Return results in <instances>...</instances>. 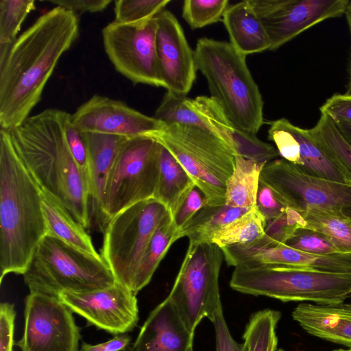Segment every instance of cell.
<instances>
[{
    "instance_id": "1",
    "label": "cell",
    "mask_w": 351,
    "mask_h": 351,
    "mask_svg": "<svg viewBox=\"0 0 351 351\" xmlns=\"http://www.w3.org/2000/svg\"><path fill=\"white\" fill-rule=\"evenodd\" d=\"M78 34L77 14L56 6L17 38L0 60L1 129L12 130L29 117L60 57Z\"/></svg>"
},
{
    "instance_id": "2",
    "label": "cell",
    "mask_w": 351,
    "mask_h": 351,
    "mask_svg": "<svg viewBox=\"0 0 351 351\" xmlns=\"http://www.w3.org/2000/svg\"><path fill=\"white\" fill-rule=\"evenodd\" d=\"M42 189L19 158L6 130H0V283L25 272L47 235Z\"/></svg>"
},
{
    "instance_id": "3",
    "label": "cell",
    "mask_w": 351,
    "mask_h": 351,
    "mask_svg": "<svg viewBox=\"0 0 351 351\" xmlns=\"http://www.w3.org/2000/svg\"><path fill=\"white\" fill-rule=\"evenodd\" d=\"M60 112L46 109L8 131L19 158L42 190L63 204H75L86 198L88 187L68 147Z\"/></svg>"
},
{
    "instance_id": "4",
    "label": "cell",
    "mask_w": 351,
    "mask_h": 351,
    "mask_svg": "<svg viewBox=\"0 0 351 351\" xmlns=\"http://www.w3.org/2000/svg\"><path fill=\"white\" fill-rule=\"evenodd\" d=\"M197 71L206 78L210 97L240 128L256 134L263 124V100L246 63L230 42L206 37L194 50Z\"/></svg>"
},
{
    "instance_id": "5",
    "label": "cell",
    "mask_w": 351,
    "mask_h": 351,
    "mask_svg": "<svg viewBox=\"0 0 351 351\" xmlns=\"http://www.w3.org/2000/svg\"><path fill=\"white\" fill-rule=\"evenodd\" d=\"M234 291L288 302L336 304L351 297V273L326 272L285 265L234 267Z\"/></svg>"
},
{
    "instance_id": "6",
    "label": "cell",
    "mask_w": 351,
    "mask_h": 351,
    "mask_svg": "<svg viewBox=\"0 0 351 351\" xmlns=\"http://www.w3.org/2000/svg\"><path fill=\"white\" fill-rule=\"evenodd\" d=\"M23 276L29 291L57 297L63 291L88 292L116 283L101 256L87 254L47 234L39 243Z\"/></svg>"
},
{
    "instance_id": "7",
    "label": "cell",
    "mask_w": 351,
    "mask_h": 351,
    "mask_svg": "<svg viewBox=\"0 0 351 351\" xmlns=\"http://www.w3.org/2000/svg\"><path fill=\"white\" fill-rule=\"evenodd\" d=\"M151 137L164 146L202 191L206 205L225 204L226 182L235 165L230 146L213 132L196 126L165 125Z\"/></svg>"
},
{
    "instance_id": "8",
    "label": "cell",
    "mask_w": 351,
    "mask_h": 351,
    "mask_svg": "<svg viewBox=\"0 0 351 351\" xmlns=\"http://www.w3.org/2000/svg\"><path fill=\"white\" fill-rule=\"evenodd\" d=\"M169 215L162 204L152 198L131 205L108 221L100 255L117 282L132 291L143 254L154 232Z\"/></svg>"
},
{
    "instance_id": "9",
    "label": "cell",
    "mask_w": 351,
    "mask_h": 351,
    "mask_svg": "<svg viewBox=\"0 0 351 351\" xmlns=\"http://www.w3.org/2000/svg\"><path fill=\"white\" fill-rule=\"evenodd\" d=\"M160 144L150 136L128 138L120 147L106 182L99 219L106 223L137 202L154 198Z\"/></svg>"
},
{
    "instance_id": "10",
    "label": "cell",
    "mask_w": 351,
    "mask_h": 351,
    "mask_svg": "<svg viewBox=\"0 0 351 351\" xmlns=\"http://www.w3.org/2000/svg\"><path fill=\"white\" fill-rule=\"evenodd\" d=\"M223 259L221 249L213 243L189 244L168 297L193 332L203 319L211 322L222 308L219 276Z\"/></svg>"
},
{
    "instance_id": "11",
    "label": "cell",
    "mask_w": 351,
    "mask_h": 351,
    "mask_svg": "<svg viewBox=\"0 0 351 351\" xmlns=\"http://www.w3.org/2000/svg\"><path fill=\"white\" fill-rule=\"evenodd\" d=\"M260 180L289 208L314 207L351 219V185L306 175L283 158L267 162Z\"/></svg>"
},
{
    "instance_id": "12",
    "label": "cell",
    "mask_w": 351,
    "mask_h": 351,
    "mask_svg": "<svg viewBox=\"0 0 351 351\" xmlns=\"http://www.w3.org/2000/svg\"><path fill=\"white\" fill-rule=\"evenodd\" d=\"M156 17L134 23L114 21L102 29L108 58L133 84L164 88L156 53Z\"/></svg>"
},
{
    "instance_id": "13",
    "label": "cell",
    "mask_w": 351,
    "mask_h": 351,
    "mask_svg": "<svg viewBox=\"0 0 351 351\" xmlns=\"http://www.w3.org/2000/svg\"><path fill=\"white\" fill-rule=\"evenodd\" d=\"M73 313L58 297L29 291L23 334L15 345L21 351H80V328Z\"/></svg>"
},
{
    "instance_id": "14",
    "label": "cell",
    "mask_w": 351,
    "mask_h": 351,
    "mask_svg": "<svg viewBox=\"0 0 351 351\" xmlns=\"http://www.w3.org/2000/svg\"><path fill=\"white\" fill-rule=\"evenodd\" d=\"M274 51L328 19L344 14L349 0H248Z\"/></svg>"
},
{
    "instance_id": "15",
    "label": "cell",
    "mask_w": 351,
    "mask_h": 351,
    "mask_svg": "<svg viewBox=\"0 0 351 351\" xmlns=\"http://www.w3.org/2000/svg\"><path fill=\"white\" fill-rule=\"evenodd\" d=\"M58 297L88 325L114 335L132 331L139 320L136 295L117 282L88 292L63 291Z\"/></svg>"
},
{
    "instance_id": "16",
    "label": "cell",
    "mask_w": 351,
    "mask_h": 351,
    "mask_svg": "<svg viewBox=\"0 0 351 351\" xmlns=\"http://www.w3.org/2000/svg\"><path fill=\"white\" fill-rule=\"evenodd\" d=\"M82 132L112 134L128 138L152 136L165 125L120 100L95 95L72 114Z\"/></svg>"
},
{
    "instance_id": "17",
    "label": "cell",
    "mask_w": 351,
    "mask_h": 351,
    "mask_svg": "<svg viewBox=\"0 0 351 351\" xmlns=\"http://www.w3.org/2000/svg\"><path fill=\"white\" fill-rule=\"evenodd\" d=\"M229 266L285 265L332 273H351V253L317 255L286 244L260 245L254 242L221 248Z\"/></svg>"
},
{
    "instance_id": "18",
    "label": "cell",
    "mask_w": 351,
    "mask_h": 351,
    "mask_svg": "<svg viewBox=\"0 0 351 351\" xmlns=\"http://www.w3.org/2000/svg\"><path fill=\"white\" fill-rule=\"evenodd\" d=\"M155 17L156 53L164 88L167 91L186 95L197 71L194 51L174 14L163 10Z\"/></svg>"
},
{
    "instance_id": "19",
    "label": "cell",
    "mask_w": 351,
    "mask_h": 351,
    "mask_svg": "<svg viewBox=\"0 0 351 351\" xmlns=\"http://www.w3.org/2000/svg\"><path fill=\"white\" fill-rule=\"evenodd\" d=\"M194 335L167 296L149 313L130 351H193Z\"/></svg>"
},
{
    "instance_id": "20",
    "label": "cell",
    "mask_w": 351,
    "mask_h": 351,
    "mask_svg": "<svg viewBox=\"0 0 351 351\" xmlns=\"http://www.w3.org/2000/svg\"><path fill=\"white\" fill-rule=\"evenodd\" d=\"M193 106L211 128L232 149L235 156L267 163L278 157L277 149L238 127L226 115L218 103L210 97L198 96Z\"/></svg>"
},
{
    "instance_id": "21",
    "label": "cell",
    "mask_w": 351,
    "mask_h": 351,
    "mask_svg": "<svg viewBox=\"0 0 351 351\" xmlns=\"http://www.w3.org/2000/svg\"><path fill=\"white\" fill-rule=\"evenodd\" d=\"M291 316L307 333L351 348V304H299Z\"/></svg>"
},
{
    "instance_id": "22",
    "label": "cell",
    "mask_w": 351,
    "mask_h": 351,
    "mask_svg": "<svg viewBox=\"0 0 351 351\" xmlns=\"http://www.w3.org/2000/svg\"><path fill=\"white\" fill-rule=\"evenodd\" d=\"M222 21L230 43L241 54L246 57L269 50L267 34L248 0L229 5Z\"/></svg>"
},
{
    "instance_id": "23",
    "label": "cell",
    "mask_w": 351,
    "mask_h": 351,
    "mask_svg": "<svg viewBox=\"0 0 351 351\" xmlns=\"http://www.w3.org/2000/svg\"><path fill=\"white\" fill-rule=\"evenodd\" d=\"M82 133L88 153L90 199L99 219L109 171L120 147L128 138L101 133Z\"/></svg>"
},
{
    "instance_id": "24",
    "label": "cell",
    "mask_w": 351,
    "mask_h": 351,
    "mask_svg": "<svg viewBox=\"0 0 351 351\" xmlns=\"http://www.w3.org/2000/svg\"><path fill=\"white\" fill-rule=\"evenodd\" d=\"M41 206L47 235L58 238L87 254L101 256L95 250L90 236L61 200L42 190Z\"/></svg>"
},
{
    "instance_id": "25",
    "label": "cell",
    "mask_w": 351,
    "mask_h": 351,
    "mask_svg": "<svg viewBox=\"0 0 351 351\" xmlns=\"http://www.w3.org/2000/svg\"><path fill=\"white\" fill-rule=\"evenodd\" d=\"M195 186V184L189 174L173 155L160 144L158 156V176L154 199L162 204L173 218Z\"/></svg>"
},
{
    "instance_id": "26",
    "label": "cell",
    "mask_w": 351,
    "mask_h": 351,
    "mask_svg": "<svg viewBox=\"0 0 351 351\" xmlns=\"http://www.w3.org/2000/svg\"><path fill=\"white\" fill-rule=\"evenodd\" d=\"M289 128L300 148L301 172L315 178L351 185V180L333 162L310 133L309 129L296 126L289 121Z\"/></svg>"
},
{
    "instance_id": "27",
    "label": "cell",
    "mask_w": 351,
    "mask_h": 351,
    "mask_svg": "<svg viewBox=\"0 0 351 351\" xmlns=\"http://www.w3.org/2000/svg\"><path fill=\"white\" fill-rule=\"evenodd\" d=\"M180 228L171 215H167L154 232L138 265L132 292L135 295L146 287L171 245L181 239Z\"/></svg>"
},
{
    "instance_id": "28",
    "label": "cell",
    "mask_w": 351,
    "mask_h": 351,
    "mask_svg": "<svg viewBox=\"0 0 351 351\" xmlns=\"http://www.w3.org/2000/svg\"><path fill=\"white\" fill-rule=\"evenodd\" d=\"M265 164L236 156L233 172L226 182L225 204L248 209L254 206L261 173Z\"/></svg>"
},
{
    "instance_id": "29",
    "label": "cell",
    "mask_w": 351,
    "mask_h": 351,
    "mask_svg": "<svg viewBox=\"0 0 351 351\" xmlns=\"http://www.w3.org/2000/svg\"><path fill=\"white\" fill-rule=\"evenodd\" d=\"M249 209L226 204L205 205L180 228L182 237H188L189 243H213V236L217 231Z\"/></svg>"
},
{
    "instance_id": "30",
    "label": "cell",
    "mask_w": 351,
    "mask_h": 351,
    "mask_svg": "<svg viewBox=\"0 0 351 351\" xmlns=\"http://www.w3.org/2000/svg\"><path fill=\"white\" fill-rule=\"evenodd\" d=\"M298 213L300 228L323 233L332 240L341 253H351V219L314 207Z\"/></svg>"
},
{
    "instance_id": "31",
    "label": "cell",
    "mask_w": 351,
    "mask_h": 351,
    "mask_svg": "<svg viewBox=\"0 0 351 351\" xmlns=\"http://www.w3.org/2000/svg\"><path fill=\"white\" fill-rule=\"evenodd\" d=\"M265 227L266 220L255 205L217 231L213 243L220 248L251 243L264 235Z\"/></svg>"
},
{
    "instance_id": "32",
    "label": "cell",
    "mask_w": 351,
    "mask_h": 351,
    "mask_svg": "<svg viewBox=\"0 0 351 351\" xmlns=\"http://www.w3.org/2000/svg\"><path fill=\"white\" fill-rule=\"evenodd\" d=\"M281 316L279 311L270 308L253 313L242 336L246 350L277 351L276 327Z\"/></svg>"
},
{
    "instance_id": "33",
    "label": "cell",
    "mask_w": 351,
    "mask_h": 351,
    "mask_svg": "<svg viewBox=\"0 0 351 351\" xmlns=\"http://www.w3.org/2000/svg\"><path fill=\"white\" fill-rule=\"evenodd\" d=\"M309 131L329 158L351 180V146L332 119L321 114Z\"/></svg>"
},
{
    "instance_id": "34",
    "label": "cell",
    "mask_w": 351,
    "mask_h": 351,
    "mask_svg": "<svg viewBox=\"0 0 351 351\" xmlns=\"http://www.w3.org/2000/svg\"><path fill=\"white\" fill-rule=\"evenodd\" d=\"M154 117L165 125H192L213 132L208 123L194 107L193 99L184 95L167 91Z\"/></svg>"
},
{
    "instance_id": "35",
    "label": "cell",
    "mask_w": 351,
    "mask_h": 351,
    "mask_svg": "<svg viewBox=\"0 0 351 351\" xmlns=\"http://www.w3.org/2000/svg\"><path fill=\"white\" fill-rule=\"evenodd\" d=\"M35 8L34 0L0 1V60L5 57L25 18Z\"/></svg>"
},
{
    "instance_id": "36",
    "label": "cell",
    "mask_w": 351,
    "mask_h": 351,
    "mask_svg": "<svg viewBox=\"0 0 351 351\" xmlns=\"http://www.w3.org/2000/svg\"><path fill=\"white\" fill-rule=\"evenodd\" d=\"M228 0H185L182 16L193 29L202 28L221 19Z\"/></svg>"
},
{
    "instance_id": "37",
    "label": "cell",
    "mask_w": 351,
    "mask_h": 351,
    "mask_svg": "<svg viewBox=\"0 0 351 351\" xmlns=\"http://www.w3.org/2000/svg\"><path fill=\"white\" fill-rule=\"evenodd\" d=\"M170 2V0H117L114 1V21L134 23L149 20Z\"/></svg>"
},
{
    "instance_id": "38",
    "label": "cell",
    "mask_w": 351,
    "mask_h": 351,
    "mask_svg": "<svg viewBox=\"0 0 351 351\" xmlns=\"http://www.w3.org/2000/svg\"><path fill=\"white\" fill-rule=\"evenodd\" d=\"M285 244L292 248L317 255L341 253L330 238L308 228L297 229Z\"/></svg>"
},
{
    "instance_id": "39",
    "label": "cell",
    "mask_w": 351,
    "mask_h": 351,
    "mask_svg": "<svg viewBox=\"0 0 351 351\" xmlns=\"http://www.w3.org/2000/svg\"><path fill=\"white\" fill-rule=\"evenodd\" d=\"M60 120L66 141L71 156L89 190L88 153L83 133L72 120V114L61 110Z\"/></svg>"
},
{
    "instance_id": "40",
    "label": "cell",
    "mask_w": 351,
    "mask_h": 351,
    "mask_svg": "<svg viewBox=\"0 0 351 351\" xmlns=\"http://www.w3.org/2000/svg\"><path fill=\"white\" fill-rule=\"evenodd\" d=\"M298 214V211L288 207L277 217L266 221L264 235L254 243L260 245L285 244L295 231L300 228Z\"/></svg>"
},
{
    "instance_id": "41",
    "label": "cell",
    "mask_w": 351,
    "mask_h": 351,
    "mask_svg": "<svg viewBox=\"0 0 351 351\" xmlns=\"http://www.w3.org/2000/svg\"><path fill=\"white\" fill-rule=\"evenodd\" d=\"M256 206L266 221L277 217L288 208L276 192L260 180Z\"/></svg>"
},
{
    "instance_id": "42",
    "label": "cell",
    "mask_w": 351,
    "mask_h": 351,
    "mask_svg": "<svg viewBox=\"0 0 351 351\" xmlns=\"http://www.w3.org/2000/svg\"><path fill=\"white\" fill-rule=\"evenodd\" d=\"M321 114L333 121L351 123V95L334 94L319 108Z\"/></svg>"
},
{
    "instance_id": "43",
    "label": "cell",
    "mask_w": 351,
    "mask_h": 351,
    "mask_svg": "<svg viewBox=\"0 0 351 351\" xmlns=\"http://www.w3.org/2000/svg\"><path fill=\"white\" fill-rule=\"evenodd\" d=\"M16 312L14 304L3 302L0 304V351H13L14 322Z\"/></svg>"
},
{
    "instance_id": "44",
    "label": "cell",
    "mask_w": 351,
    "mask_h": 351,
    "mask_svg": "<svg viewBox=\"0 0 351 351\" xmlns=\"http://www.w3.org/2000/svg\"><path fill=\"white\" fill-rule=\"evenodd\" d=\"M215 332V351H247L243 343L237 342L232 337L221 308L211 321Z\"/></svg>"
},
{
    "instance_id": "45",
    "label": "cell",
    "mask_w": 351,
    "mask_h": 351,
    "mask_svg": "<svg viewBox=\"0 0 351 351\" xmlns=\"http://www.w3.org/2000/svg\"><path fill=\"white\" fill-rule=\"evenodd\" d=\"M205 205V197L195 186L173 217L175 223L179 228H182Z\"/></svg>"
},
{
    "instance_id": "46",
    "label": "cell",
    "mask_w": 351,
    "mask_h": 351,
    "mask_svg": "<svg viewBox=\"0 0 351 351\" xmlns=\"http://www.w3.org/2000/svg\"><path fill=\"white\" fill-rule=\"evenodd\" d=\"M50 3L77 13L98 12L105 10L111 3L110 0H55Z\"/></svg>"
},
{
    "instance_id": "47",
    "label": "cell",
    "mask_w": 351,
    "mask_h": 351,
    "mask_svg": "<svg viewBox=\"0 0 351 351\" xmlns=\"http://www.w3.org/2000/svg\"><path fill=\"white\" fill-rule=\"evenodd\" d=\"M131 342V337L127 334L114 335L107 341L90 344L82 341L80 351H126Z\"/></svg>"
},
{
    "instance_id": "48",
    "label": "cell",
    "mask_w": 351,
    "mask_h": 351,
    "mask_svg": "<svg viewBox=\"0 0 351 351\" xmlns=\"http://www.w3.org/2000/svg\"><path fill=\"white\" fill-rule=\"evenodd\" d=\"M333 122L336 125L341 135L351 146V123L344 121Z\"/></svg>"
},
{
    "instance_id": "49",
    "label": "cell",
    "mask_w": 351,
    "mask_h": 351,
    "mask_svg": "<svg viewBox=\"0 0 351 351\" xmlns=\"http://www.w3.org/2000/svg\"><path fill=\"white\" fill-rule=\"evenodd\" d=\"M344 14L346 15L350 34L351 36V0H349Z\"/></svg>"
},
{
    "instance_id": "50",
    "label": "cell",
    "mask_w": 351,
    "mask_h": 351,
    "mask_svg": "<svg viewBox=\"0 0 351 351\" xmlns=\"http://www.w3.org/2000/svg\"><path fill=\"white\" fill-rule=\"evenodd\" d=\"M346 93L351 95V62H350V81H349L348 91L346 92Z\"/></svg>"
},
{
    "instance_id": "51",
    "label": "cell",
    "mask_w": 351,
    "mask_h": 351,
    "mask_svg": "<svg viewBox=\"0 0 351 351\" xmlns=\"http://www.w3.org/2000/svg\"><path fill=\"white\" fill-rule=\"evenodd\" d=\"M332 351H351V348H348V349L338 348V349L333 350Z\"/></svg>"
},
{
    "instance_id": "52",
    "label": "cell",
    "mask_w": 351,
    "mask_h": 351,
    "mask_svg": "<svg viewBox=\"0 0 351 351\" xmlns=\"http://www.w3.org/2000/svg\"><path fill=\"white\" fill-rule=\"evenodd\" d=\"M277 351H286V350L282 348H278Z\"/></svg>"
}]
</instances>
